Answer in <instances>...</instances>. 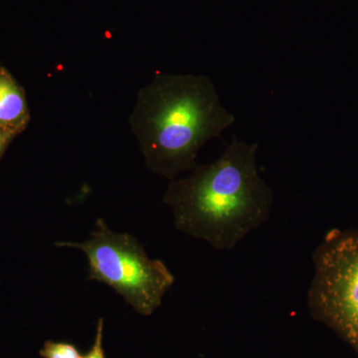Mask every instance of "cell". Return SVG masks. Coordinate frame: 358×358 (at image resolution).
Wrapping results in <instances>:
<instances>
[{"label": "cell", "instance_id": "ba28073f", "mask_svg": "<svg viewBox=\"0 0 358 358\" xmlns=\"http://www.w3.org/2000/svg\"><path fill=\"white\" fill-rule=\"evenodd\" d=\"M18 134H20L11 131V129L0 128V159H1L2 155L6 152L11 141H13Z\"/></svg>", "mask_w": 358, "mask_h": 358}, {"label": "cell", "instance_id": "5b68a950", "mask_svg": "<svg viewBox=\"0 0 358 358\" xmlns=\"http://www.w3.org/2000/svg\"><path fill=\"white\" fill-rule=\"evenodd\" d=\"M29 122L24 90L6 68L0 66V128L20 134Z\"/></svg>", "mask_w": 358, "mask_h": 358}, {"label": "cell", "instance_id": "8992f818", "mask_svg": "<svg viewBox=\"0 0 358 358\" xmlns=\"http://www.w3.org/2000/svg\"><path fill=\"white\" fill-rule=\"evenodd\" d=\"M40 355L43 358H84L76 346L51 341L44 343L43 348L40 350Z\"/></svg>", "mask_w": 358, "mask_h": 358}, {"label": "cell", "instance_id": "6da1fadb", "mask_svg": "<svg viewBox=\"0 0 358 358\" xmlns=\"http://www.w3.org/2000/svg\"><path fill=\"white\" fill-rule=\"evenodd\" d=\"M257 150L234 136L217 160L171 180L164 202L176 230L225 251L267 222L274 195L257 169Z\"/></svg>", "mask_w": 358, "mask_h": 358}, {"label": "cell", "instance_id": "277c9868", "mask_svg": "<svg viewBox=\"0 0 358 358\" xmlns=\"http://www.w3.org/2000/svg\"><path fill=\"white\" fill-rule=\"evenodd\" d=\"M308 307L358 352V229L333 230L313 254Z\"/></svg>", "mask_w": 358, "mask_h": 358}, {"label": "cell", "instance_id": "7a4b0ae2", "mask_svg": "<svg viewBox=\"0 0 358 358\" xmlns=\"http://www.w3.org/2000/svg\"><path fill=\"white\" fill-rule=\"evenodd\" d=\"M129 121L145 166L171 181L196 166L199 150L235 117L208 77L157 73L138 91Z\"/></svg>", "mask_w": 358, "mask_h": 358}, {"label": "cell", "instance_id": "3957f363", "mask_svg": "<svg viewBox=\"0 0 358 358\" xmlns=\"http://www.w3.org/2000/svg\"><path fill=\"white\" fill-rule=\"evenodd\" d=\"M55 245L81 250L88 260V280L114 289L140 315H152L176 281L166 264L150 259L136 238L110 230L102 218L87 241Z\"/></svg>", "mask_w": 358, "mask_h": 358}, {"label": "cell", "instance_id": "52a82bcc", "mask_svg": "<svg viewBox=\"0 0 358 358\" xmlns=\"http://www.w3.org/2000/svg\"><path fill=\"white\" fill-rule=\"evenodd\" d=\"M103 320L100 319L96 324L95 341L90 352L84 358H106L103 348Z\"/></svg>", "mask_w": 358, "mask_h": 358}]
</instances>
